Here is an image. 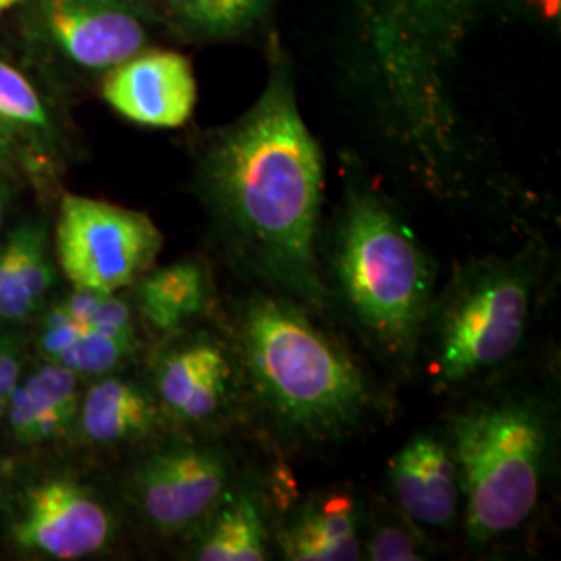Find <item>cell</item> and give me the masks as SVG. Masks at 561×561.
Listing matches in <instances>:
<instances>
[{
	"label": "cell",
	"mask_w": 561,
	"mask_h": 561,
	"mask_svg": "<svg viewBox=\"0 0 561 561\" xmlns=\"http://www.w3.org/2000/svg\"><path fill=\"white\" fill-rule=\"evenodd\" d=\"M101 99L129 121L150 129H178L192 119L198 83L185 55L148 46L99 81Z\"/></svg>",
	"instance_id": "cell-14"
},
{
	"label": "cell",
	"mask_w": 561,
	"mask_h": 561,
	"mask_svg": "<svg viewBox=\"0 0 561 561\" xmlns=\"http://www.w3.org/2000/svg\"><path fill=\"white\" fill-rule=\"evenodd\" d=\"M62 451L13 454L0 463V545L18 560H94L119 542L117 493Z\"/></svg>",
	"instance_id": "cell-7"
},
{
	"label": "cell",
	"mask_w": 561,
	"mask_h": 561,
	"mask_svg": "<svg viewBox=\"0 0 561 561\" xmlns=\"http://www.w3.org/2000/svg\"><path fill=\"white\" fill-rule=\"evenodd\" d=\"M183 541L185 560H268V510L259 484L238 479L213 514Z\"/></svg>",
	"instance_id": "cell-21"
},
{
	"label": "cell",
	"mask_w": 561,
	"mask_h": 561,
	"mask_svg": "<svg viewBox=\"0 0 561 561\" xmlns=\"http://www.w3.org/2000/svg\"><path fill=\"white\" fill-rule=\"evenodd\" d=\"M362 553L373 561H421L428 558V542L405 516L403 520L385 518L375 520L368 533L362 535Z\"/></svg>",
	"instance_id": "cell-23"
},
{
	"label": "cell",
	"mask_w": 561,
	"mask_h": 561,
	"mask_svg": "<svg viewBox=\"0 0 561 561\" xmlns=\"http://www.w3.org/2000/svg\"><path fill=\"white\" fill-rule=\"evenodd\" d=\"M53 225L44 215H25L0 236V322L30 327L59 291Z\"/></svg>",
	"instance_id": "cell-18"
},
{
	"label": "cell",
	"mask_w": 561,
	"mask_h": 561,
	"mask_svg": "<svg viewBox=\"0 0 561 561\" xmlns=\"http://www.w3.org/2000/svg\"><path fill=\"white\" fill-rule=\"evenodd\" d=\"M347 73L370 119L435 194H456L466 138L454 69L491 21L558 25L561 0H347Z\"/></svg>",
	"instance_id": "cell-2"
},
{
	"label": "cell",
	"mask_w": 561,
	"mask_h": 561,
	"mask_svg": "<svg viewBox=\"0 0 561 561\" xmlns=\"http://www.w3.org/2000/svg\"><path fill=\"white\" fill-rule=\"evenodd\" d=\"M539 245L512 256L463 262L437 291L419 360L439 391L484 381L512 360L526 340L541 289Z\"/></svg>",
	"instance_id": "cell-6"
},
{
	"label": "cell",
	"mask_w": 561,
	"mask_h": 561,
	"mask_svg": "<svg viewBox=\"0 0 561 561\" xmlns=\"http://www.w3.org/2000/svg\"><path fill=\"white\" fill-rule=\"evenodd\" d=\"M20 0H0V15L2 13H11L18 7Z\"/></svg>",
	"instance_id": "cell-26"
},
{
	"label": "cell",
	"mask_w": 561,
	"mask_h": 561,
	"mask_svg": "<svg viewBox=\"0 0 561 561\" xmlns=\"http://www.w3.org/2000/svg\"><path fill=\"white\" fill-rule=\"evenodd\" d=\"M62 101L18 46L0 41V171L44 201L59 198L76 157Z\"/></svg>",
	"instance_id": "cell-11"
},
{
	"label": "cell",
	"mask_w": 561,
	"mask_h": 561,
	"mask_svg": "<svg viewBox=\"0 0 561 561\" xmlns=\"http://www.w3.org/2000/svg\"><path fill=\"white\" fill-rule=\"evenodd\" d=\"M173 431L144 377L127 370L85 382L71 449L80 451H136Z\"/></svg>",
	"instance_id": "cell-16"
},
{
	"label": "cell",
	"mask_w": 561,
	"mask_h": 561,
	"mask_svg": "<svg viewBox=\"0 0 561 561\" xmlns=\"http://www.w3.org/2000/svg\"><path fill=\"white\" fill-rule=\"evenodd\" d=\"M192 190L222 259L256 289L329 306L322 280V150L304 121L291 60L273 42L254 104L202 134Z\"/></svg>",
	"instance_id": "cell-1"
},
{
	"label": "cell",
	"mask_w": 561,
	"mask_h": 561,
	"mask_svg": "<svg viewBox=\"0 0 561 561\" xmlns=\"http://www.w3.org/2000/svg\"><path fill=\"white\" fill-rule=\"evenodd\" d=\"M238 468L221 443L169 431L127 461L117 500L125 520L162 539H185L236 484Z\"/></svg>",
	"instance_id": "cell-9"
},
{
	"label": "cell",
	"mask_w": 561,
	"mask_h": 561,
	"mask_svg": "<svg viewBox=\"0 0 561 561\" xmlns=\"http://www.w3.org/2000/svg\"><path fill=\"white\" fill-rule=\"evenodd\" d=\"M360 503L350 489H324L301 502L280 528L283 558L289 561H352L362 558Z\"/></svg>",
	"instance_id": "cell-19"
},
{
	"label": "cell",
	"mask_w": 561,
	"mask_h": 561,
	"mask_svg": "<svg viewBox=\"0 0 561 561\" xmlns=\"http://www.w3.org/2000/svg\"><path fill=\"white\" fill-rule=\"evenodd\" d=\"M141 327L129 296L69 287L30 324L32 354L92 381L134 366L144 352Z\"/></svg>",
	"instance_id": "cell-13"
},
{
	"label": "cell",
	"mask_w": 561,
	"mask_h": 561,
	"mask_svg": "<svg viewBox=\"0 0 561 561\" xmlns=\"http://www.w3.org/2000/svg\"><path fill=\"white\" fill-rule=\"evenodd\" d=\"M324 287L368 350L414 370L437 296V266L400 208L350 173L324 241Z\"/></svg>",
	"instance_id": "cell-4"
},
{
	"label": "cell",
	"mask_w": 561,
	"mask_h": 561,
	"mask_svg": "<svg viewBox=\"0 0 561 561\" xmlns=\"http://www.w3.org/2000/svg\"><path fill=\"white\" fill-rule=\"evenodd\" d=\"M298 301L254 289L238 301L229 343L241 400L277 442L347 439L379 412V396L350 350Z\"/></svg>",
	"instance_id": "cell-3"
},
{
	"label": "cell",
	"mask_w": 561,
	"mask_h": 561,
	"mask_svg": "<svg viewBox=\"0 0 561 561\" xmlns=\"http://www.w3.org/2000/svg\"><path fill=\"white\" fill-rule=\"evenodd\" d=\"M164 236L152 217L115 202L60 192L53 250L60 277L73 289L125 291L154 266Z\"/></svg>",
	"instance_id": "cell-10"
},
{
	"label": "cell",
	"mask_w": 561,
	"mask_h": 561,
	"mask_svg": "<svg viewBox=\"0 0 561 561\" xmlns=\"http://www.w3.org/2000/svg\"><path fill=\"white\" fill-rule=\"evenodd\" d=\"M173 431L210 435L238 416L240 373L231 343L208 329L164 335L144 377Z\"/></svg>",
	"instance_id": "cell-12"
},
{
	"label": "cell",
	"mask_w": 561,
	"mask_h": 561,
	"mask_svg": "<svg viewBox=\"0 0 561 561\" xmlns=\"http://www.w3.org/2000/svg\"><path fill=\"white\" fill-rule=\"evenodd\" d=\"M85 382L55 362L30 358L7 403L0 442L13 454L71 449Z\"/></svg>",
	"instance_id": "cell-15"
},
{
	"label": "cell",
	"mask_w": 561,
	"mask_h": 561,
	"mask_svg": "<svg viewBox=\"0 0 561 561\" xmlns=\"http://www.w3.org/2000/svg\"><path fill=\"white\" fill-rule=\"evenodd\" d=\"M21 187L23 185H21L20 181L13 180L11 175L0 171V236L9 227V217H11L15 196L20 194Z\"/></svg>",
	"instance_id": "cell-25"
},
{
	"label": "cell",
	"mask_w": 561,
	"mask_h": 561,
	"mask_svg": "<svg viewBox=\"0 0 561 561\" xmlns=\"http://www.w3.org/2000/svg\"><path fill=\"white\" fill-rule=\"evenodd\" d=\"M11 13L21 57L62 99L164 32L159 0H20Z\"/></svg>",
	"instance_id": "cell-8"
},
{
	"label": "cell",
	"mask_w": 561,
	"mask_h": 561,
	"mask_svg": "<svg viewBox=\"0 0 561 561\" xmlns=\"http://www.w3.org/2000/svg\"><path fill=\"white\" fill-rule=\"evenodd\" d=\"M389 489L416 526L447 528L461 510L460 474L445 435L419 433L389 461Z\"/></svg>",
	"instance_id": "cell-17"
},
{
	"label": "cell",
	"mask_w": 561,
	"mask_h": 561,
	"mask_svg": "<svg viewBox=\"0 0 561 561\" xmlns=\"http://www.w3.org/2000/svg\"><path fill=\"white\" fill-rule=\"evenodd\" d=\"M553 408L526 389H495L451 414L445 439L460 474L468 539L500 542L533 520L553 456Z\"/></svg>",
	"instance_id": "cell-5"
},
{
	"label": "cell",
	"mask_w": 561,
	"mask_h": 561,
	"mask_svg": "<svg viewBox=\"0 0 561 561\" xmlns=\"http://www.w3.org/2000/svg\"><path fill=\"white\" fill-rule=\"evenodd\" d=\"M127 289L141 324L162 337L194 327L217 300L213 273L201 259L152 266Z\"/></svg>",
	"instance_id": "cell-20"
},
{
	"label": "cell",
	"mask_w": 561,
	"mask_h": 561,
	"mask_svg": "<svg viewBox=\"0 0 561 561\" xmlns=\"http://www.w3.org/2000/svg\"><path fill=\"white\" fill-rule=\"evenodd\" d=\"M32 337L30 327H15L0 322V428L11 400L13 389L18 387L21 373L30 362Z\"/></svg>",
	"instance_id": "cell-24"
},
{
	"label": "cell",
	"mask_w": 561,
	"mask_h": 561,
	"mask_svg": "<svg viewBox=\"0 0 561 561\" xmlns=\"http://www.w3.org/2000/svg\"><path fill=\"white\" fill-rule=\"evenodd\" d=\"M277 0H159L162 30L181 42H236L259 32Z\"/></svg>",
	"instance_id": "cell-22"
}]
</instances>
